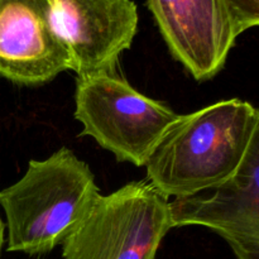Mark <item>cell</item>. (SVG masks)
<instances>
[{
  "mask_svg": "<svg viewBox=\"0 0 259 259\" xmlns=\"http://www.w3.org/2000/svg\"><path fill=\"white\" fill-rule=\"evenodd\" d=\"M259 137V110L230 99L179 118L146 162L147 181L167 199L211 190L239 169Z\"/></svg>",
  "mask_w": 259,
  "mask_h": 259,
  "instance_id": "1",
  "label": "cell"
},
{
  "mask_svg": "<svg viewBox=\"0 0 259 259\" xmlns=\"http://www.w3.org/2000/svg\"><path fill=\"white\" fill-rule=\"evenodd\" d=\"M101 196L86 162L62 147L32 159L22 179L0 191L8 252L42 255L65 242Z\"/></svg>",
  "mask_w": 259,
  "mask_h": 259,
  "instance_id": "2",
  "label": "cell"
},
{
  "mask_svg": "<svg viewBox=\"0 0 259 259\" xmlns=\"http://www.w3.org/2000/svg\"><path fill=\"white\" fill-rule=\"evenodd\" d=\"M75 118L82 124L81 136L95 139L119 162L142 167L179 114L115 71L78 76Z\"/></svg>",
  "mask_w": 259,
  "mask_h": 259,
  "instance_id": "3",
  "label": "cell"
},
{
  "mask_svg": "<svg viewBox=\"0 0 259 259\" xmlns=\"http://www.w3.org/2000/svg\"><path fill=\"white\" fill-rule=\"evenodd\" d=\"M168 202L148 181L101 195L82 224L61 244L63 259H156L172 229Z\"/></svg>",
  "mask_w": 259,
  "mask_h": 259,
  "instance_id": "4",
  "label": "cell"
},
{
  "mask_svg": "<svg viewBox=\"0 0 259 259\" xmlns=\"http://www.w3.org/2000/svg\"><path fill=\"white\" fill-rule=\"evenodd\" d=\"M172 229L201 225L224 238L237 259H259V137L234 176L168 202Z\"/></svg>",
  "mask_w": 259,
  "mask_h": 259,
  "instance_id": "5",
  "label": "cell"
},
{
  "mask_svg": "<svg viewBox=\"0 0 259 259\" xmlns=\"http://www.w3.org/2000/svg\"><path fill=\"white\" fill-rule=\"evenodd\" d=\"M58 33L78 76L115 72L138 30L132 0H51Z\"/></svg>",
  "mask_w": 259,
  "mask_h": 259,
  "instance_id": "6",
  "label": "cell"
},
{
  "mask_svg": "<svg viewBox=\"0 0 259 259\" xmlns=\"http://www.w3.org/2000/svg\"><path fill=\"white\" fill-rule=\"evenodd\" d=\"M68 70L51 0H0V77L38 86Z\"/></svg>",
  "mask_w": 259,
  "mask_h": 259,
  "instance_id": "7",
  "label": "cell"
},
{
  "mask_svg": "<svg viewBox=\"0 0 259 259\" xmlns=\"http://www.w3.org/2000/svg\"><path fill=\"white\" fill-rule=\"evenodd\" d=\"M148 8L169 52L194 78L223 70L239 37L225 0H148Z\"/></svg>",
  "mask_w": 259,
  "mask_h": 259,
  "instance_id": "8",
  "label": "cell"
},
{
  "mask_svg": "<svg viewBox=\"0 0 259 259\" xmlns=\"http://www.w3.org/2000/svg\"><path fill=\"white\" fill-rule=\"evenodd\" d=\"M238 34L259 24V0H225Z\"/></svg>",
  "mask_w": 259,
  "mask_h": 259,
  "instance_id": "9",
  "label": "cell"
},
{
  "mask_svg": "<svg viewBox=\"0 0 259 259\" xmlns=\"http://www.w3.org/2000/svg\"><path fill=\"white\" fill-rule=\"evenodd\" d=\"M4 233H5L4 223H3L2 218H0V255H2V249H3V244H4Z\"/></svg>",
  "mask_w": 259,
  "mask_h": 259,
  "instance_id": "10",
  "label": "cell"
}]
</instances>
